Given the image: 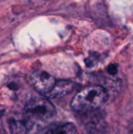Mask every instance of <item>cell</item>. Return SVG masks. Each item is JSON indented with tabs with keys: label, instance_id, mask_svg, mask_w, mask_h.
<instances>
[{
	"label": "cell",
	"instance_id": "obj_1",
	"mask_svg": "<svg viewBox=\"0 0 133 134\" xmlns=\"http://www.w3.org/2000/svg\"><path fill=\"white\" fill-rule=\"evenodd\" d=\"M108 98L105 88L99 85L89 86L79 91L71 102V108L78 112H89L101 108Z\"/></svg>",
	"mask_w": 133,
	"mask_h": 134
},
{
	"label": "cell",
	"instance_id": "obj_2",
	"mask_svg": "<svg viewBox=\"0 0 133 134\" xmlns=\"http://www.w3.org/2000/svg\"><path fill=\"white\" fill-rule=\"evenodd\" d=\"M56 114L55 106L46 98L36 97L29 100L24 107L26 119L32 126L34 122H46Z\"/></svg>",
	"mask_w": 133,
	"mask_h": 134
},
{
	"label": "cell",
	"instance_id": "obj_3",
	"mask_svg": "<svg viewBox=\"0 0 133 134\" xmlns=\"http://www.w3.org/2000/svg\"><path fill=\"white\" fill-rule=\"evenodd\" d=\"M29 82L42 95L47 96L53 89L56 80L48 72L38 70L31 73Z\"/></svg>",
	"mask_w": 133,
	"mask_h": 134
},
{
	"label": "cell",
	"instance_id": "obj_4",
	"mask_svg": "<svg viewBox=\"0 0 133 134\" xmlns=\"http://www.w3.org/2000/svg\"><path fill=\"white\" fill-rule=\"evenodd\" d=\"M74 84L71 81L68 80H58L53 89L47 95L49 97H60L69 94L74 89Z\"/></svg>",
	"mask_w": 133,
	"mask_h": 134
},
{
	"label": "cell",
	"instance_id": "obj_5",
	"mask_svg": "<svg viewBox=\"0 0 133 134\" xmlns=\"http://www.w3.org/2000/svg\"><path fill=\"white\" fill-rule=\"evenodd\" d=\"M44 132L47 133L72 134L76 133L78 130H77L76 126L73 123H64V124H60V125L52 126Z\"/></svg>",
	"mask_w": 133,
	"mask_h": 134
},
{
	"label": "cell",
	"instance_id": "obj_6",
	"mask_svg": "<svg viewBox=\"0 0 133 134\" xmlns=\"http://www.w3.org/2000/svg\"><path fill=\"white\" fill-rule=\"evenodd\" d=\"M33 126L27 119L22 120H11L9 122V130L11 133H26L30 130Z\"/></svg>",
	"mask_w": 133,
	"mask_h": 134
}]
</instances>
